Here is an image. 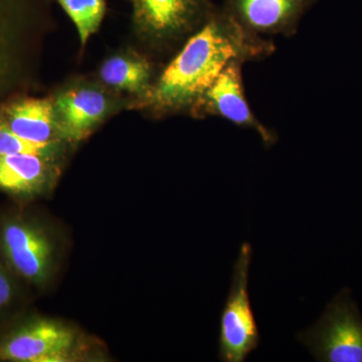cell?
<instances>
[{
	"mask_svg": "<svg viewBox=\"0 0 362 362\" xmlns=\"http://www.w3.org/2000/svg\"><path fill=\"white\" fill-rule=\"evenodd\" d=\"M275 49L273 40L246 32L216 7L156 78L139 106L159 116L189 112L228 64L266 59Z\"/></svg>",
	"mask_w": 362,
	"mask_h": 362,
	"instance_id": "cell-1",
	"label": "cell"
},
{
	"mask_svg": "<svg viewBox=\"0 0 362 362\" xmlns=\"http://www.w3.org/2000/svg\"><path fill=\"white\" fill-rule=\"evenodd\" d=\"M317 2L318 0H225L221 8L240 28L257 37H292L302 18Z\"/></svg>",
	"mask_w": 362,
	"mask_h": 362,
	"instance_id": "cell-9",
	"label": "cell"
},
{
	"mask_svg": "<svg viewBox=\"0 0 362 362\" xmlns=\"http://www.w3.org/2000/svg\"><path fill=\"white\" fill-rule=\"evenodd\" d=\"M99 78L109 89L137 96L139 104L156 81L149 59L131 49L115 52L105 59L100 66Z\"/></svg>",
	"mask_w": 362,
	"mask_h": 362,
	"instance_id": "cell-12",
	"label": "cell"
},
{
	"mask_svg": "<svg viewBox=\"0 0 362 362\" xmlns=\"http://www.w3.org/2000/svg\"><path fill=\"white\" fill-rule=\"evenodd\" d=\"M115 90L103 83L78 78L52 96L62 132L69 144L83 141L123 106Z\"/></svg>",
	"mask_w": 362,
	"mask_h": 362,
	"instance_id": "cell-5",
	"label": "cell"
},
{
	"mask_svg": "<svg viewBox=\"0 0 362 362\" xmlns=\"http://www.w3.org/2000/svg\"><path fill=\"white\" fill-rule=\"evenodd\" d=\"M77 335L65 324L35 319L0 341V361L16 362L70 361Z\"/></svg>",
	"mask_w": 362,
	"mask_h": 362,
	"instance_id": "cell-7",
	"label": "cell"
},
{
	"mask_svg": "<svg viewBox=\"0 0 362 362\" xmlns=\"http://www.w3.org/2000/svg\"><path fill=\"white\" fill-rule=\"evenodd\" d=\"M244 64L240 61L228 64L189 113L197 118L220 117L238 127L254 130L258 133L266 148H270L278 141V136L275 131L264 125L252 111L243 82Z\"/></svg>",
	"mask_w": 362,
	"mask_h": 362,
	"instance_id": "cell-6",
	"label": "cell"
},
{
	"mask_svg": "<svg viewBox=\"0 0 362 362\" xmlns=\"http://www.w3.org/2000/svg\"><path fill=\"white\" fill-rule=\"evenodd\" d=\"M77 28L83 45L98 32L106 14V0H57Z\"/></svg>",
	"mask_w": 362,
	"mask_h": 362,
	"instance_id": "cell-13",
	"label": "cell"
},
{
	"mask_svg": "<svg viewBox=\"0 0 362 362\" xmlns=\"http://www.w3.org/2000/svg\"><path fill=\"white\" fill-rule=\"evenodd\" d=\"M13 297V284L6 272L0 267V309L9 304Z\"/></svg>",
	"mask_w": 362,
	"mask_h": 362,
	"instance_id": "cell-15",
	"label": "cell"
},
{
	"mask_svg": "<svg viewBox=\"0 0 362 362\" xmlns=\"http://www.w3.org/2000/svg\"><path fill=\"white\" fill-rule=\"evenodd\" d=\"M4 256L14 271L35 285H42L51 276L54 245L45 230L35 223L13 220L0 233Z\"/></svg>",
	"mask_w": 362,
	"mask_h": 362,
	"instance_id": "cell-8",
	"label": "cell"
},
{
	"mask_svg": "<svg viewBox=\"0 0 362 362\" xmlns=\"http://www.w3.org/2000/svg\"><path fill=\"white\" fill-rule=\"evenodd\" d=\"M136 32L156 49L187 39L216 8L211 0H130Z\"/></svg>",
	"mask_w": 362,
	"mask_h": 362,
	"instance_id": "cell-4",
	"label": "cell"
},
{
	"mask_svg": "<svg viewBox=\"0 0 362 362\" xmlns=\"http://www.w3.org/2000/svg\"><path fill=\"white\" fill-rule=\"evenodd\" d=\"M59 160L33 154L0 156V189L23 197L44 194L58 177Z\"/></svg>",
	"mask_w": 362,
	"mask_h": 362,
	"instance_id": "cell-11",
	"label": "cell"
},
{
	"mask_svg": "<svg viewBox=\"0 0 362 362\" xmlns=\"http://www.w3.org/2000/svg\"><path fill=\"white\" fill-rule=\"evenodd\" d=\"M66 146V144L64 143L45 144V143L28 141L14 134L0 121V156L33 154V156L59 159L63 157Z\"/></svg>",
	"mask_w": 362,
	"mask_h": 362,
	"instance_id": "cell-14",
	"label": "cell"
},
{
	"mask_svg": "<svg viewBox=\"0 0 362 362\" xmlns=\"http://www.w3.org/2000/svg\"><path fill=\"white\" fill-rule=\"evenodd\" d=\"M0 121L23 139L45 144L64 143L65 139L52 98H23L0 107Z\"/></svg>",
	"mask_w": 362,
	"mask_h": 362,
	"instance_id": "cell-10",
	"label": "cell"
},
{
	"mask_svg": "<svg viewBox=\"0 0 362 362\" xmlns=\"http://www.w3.org/2000/svg\"><path fill=\"white\" fill-rule=\"evenodd\" d=\"M252 247L244 243L233 266L232 284L221 315L218 358L244 362L258 349L261 337L249 294Z\"/></svg>",
	"mask_w": 362,
	"mask_h": 362,
	"instance_id": "cell-3",
	"label": "cell"
},
{
	"mask_svg": "<svg viewBox=\"0 0 362 362\" xmlns=\"http://www.w3.org/2000/svg\"><path fill=\"white\" fill-rule=\"evenodd\" d=\"M297 339L317 361L362 362V317L350 290L337 294L318 322Z\"/></svg>",
	"mask_w": 362,
	"mask_h": 362,
	"instance_id": "cell-2",
	"label": "cell"
}]
</instances>
